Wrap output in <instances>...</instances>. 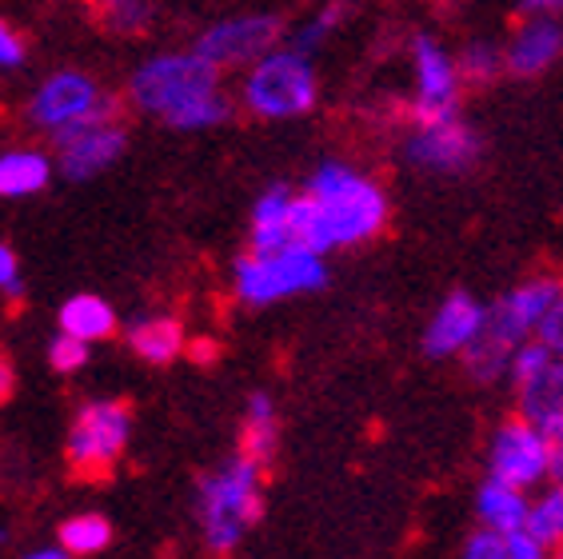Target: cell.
I'll list each match as a JSON object with an SVG mask.
<instances>
[{"label":"cell","mask_w":563,"mask_h":559,"mask_svg":"<svg viewBox=\"0 0 563 559\" xmlns=\"http://www.w3.org/2000/svg\"><path fill=\"white\" fill-rule=\"evenodd\" d=\"M388 188L376 176L347 161H324L316 164L303 193H296L292 244L328 256L340 248L372 244L388 228Z\"/></svg>","instance_id":"1"},{"label":"cell","mask_w":563,"mask_h":559,"mask_svg":"<svg viewBox=\"0 0 563 559\" xmlns=\"http://www.w3.org/2000/svg\"><path fill=\"white\" fill-rule=\"evenodd\" d=\"M129 100L136 112L156 117L176 132L217 129L232 117V97L220 85V68L208 65L196 48L148 56L132 73Z\"/></svg>","instance_id":"2"},{"label":"cell","mask_w":563,"mask_h":559,"mask_svg":"<svg viewBox=\"0 0 563 559\" xmlns=\"http://www.w3.org/2000/svg\"><path fill=\"white\" fill-rule=\"evenodd\" d=\"M563 296L560 276H528L520 284H511L508 292H499L488 304V324L467 355L460 360L464 372L476 384H508V364L511 355L523 344L540 340L543 320L555 313V304Z\"/></svg>","instance_id":"3"},{"label":"cell","mask_w":563,"mask_h":559,"mask_svg":"<svg viewBox=\"0 0 563 559\" xmlns=\"http://www.w3.org/2000/svg\"><path fill=\"white\" fill-rule=\"evenodd\" d=\"M264 516V463L236 452L196 484V519L212 556H232Z\"/></svg>","instance_id":"4"},{"label":"cell","mask_w":563,"mask_h":559,"mask_svg":"<svg viewBox=\"0 0 563 559\" xmlns=\"http://www.w3.org/2000/svg\"><path fill=\"white\" fill-rule=\"evenodd\" d=\"M316 100H320V80H316L312 56L292 44H276L268 56L244 68V80H240V108L256 120L308 117Z\"/></svg>","instance_id":"5"},{"label":"cell","mask_w":563,"mask_h":559,"mask_svg":"<svg viewBox=\"0 0 563 559\" xmlns=\"http://www.w3.org/2000/svg\"><path fill=\"white\" fill-rule=\"evenodd\" d=\"M328 284V260L312 248H249L232 264V292L244 308H272V304L296 300Z\"/></svg>","instance_id":"6"},{"label":"cell","mask_w":563,"mask_h":559,"mask_svg":"<svg viewBox=\"0 0 563 559\" xmlns=\"http://www.w3.org/2000/svg\"><path fill=\"white\" fill-rule=\"evenodd\" d=\"M400 161L420 176H464L484 161V136L464 112L435 120H408Z\"/></svg>","instance_id":"7"},{"label":"cell","mask_w":563,"mask_h":559,"mask_svg":"<svg viewBox=\"0 0 563 559\" xmlns=\"http://www.w3.org/2000/svg\"><path fill=\"white\" fill-rule=\"evenodd\" d=\"M24 117H29L33 129L56 136V132L76 129L85 120L120 117V97L104 92L97 76L80 73V68H60V73L44 76L41 85H36Z\"/></svg>","instance_id":"8"},{"label":"cell","mask_w":563,"mask_h":559,"mask_svg":"<svg viewBox=\"0 0 563 559\" xmlns=\"http://www.w3.org/2000/svg\"><path fill=\"white\" fill-rule=\"evenodd\" d=\"M132 436V412L124 399H88L76 412L65 440V460L76 475L104 480L124 456Z\"/></svg>","instance_id":"9"},{"label":"cell","mask_w":563,"mask_h":559,"mask_svg":"<svg viewBox=\"0 0 563 559\" xmlns=\"http://www.w3.org/2000/svg\"><path fill=\"white\" fill-rule=\"evenodd\" d=\"M508 387L516 399V416L531 419L548 436H563V355L543 340H531L508 364Z\"/></svg>","instance_id":"10"},{"label":"cell","mask_w":563,"mask_h":559,"mask_svg":"<svg viewBox=\"0 0 563 559\" xmlns=\"http://www.w3.org/2000/svg\"><path fill=\"white\" fill-rule=\"evenodd\" d=\"M484 472L492 480L536 492L552 480V436L523 416L499 419L488 436V448H484Z\"/></svg>","instance_id":"11"},{"label":"cell","mask_w":563,"mask_h":559,"mask_svg":"<svg viewBox=\"0 0 563 559\" xmlns=\"http://www.w3.org/2000/svg\"><path fill=\"white\" fill-rule=\"evenodd\" d=\"M464 73L460 61L440 36H412V100H408V120H435L455 117L464 100Z\"/></svg>","instance_id":"12"},{"label":"cell","mask_w":563,"mask_h":559,"mask_svg":"<svg viewBox=\"0 0 563 559\" xmlns=\"http://www.w3.org/2000/svg\"><path fill=\"white\" fill-rule=\"evenodd\" d=\"M284 36L280 17L268 12H244V17H224V21L208 24L205 33L196 36V53L205 56L208 65H217L220 73L228 68H252L261 56H268Z\"/></svg>","instance_id":"13"},{"label":"cell","mask_w":563,"mask_h":559,"mask_svg":"<svg viewBox=\"0 0 563 559\" xmlns=\"http://www.w3.org/2000/svg\"><path fill=\"white\" fill-rule=\"evenodd\" d=\"M484 324H488V304L479 300L476 292L467 288H455L448 292L444 300L435 304V313L428 316L423 324V336H420V348L428 360H464L467 348L476 344L479 332H484Z\"/></svg>","instance_id":"14"},{"label":"cell","mask_w":563,"mask_h":559,"mask_svg":"<svg viewBox=\"0 0 563 559\" xmlns=\"http://www.w3.org/2000/svg\"><path fill=\"white\" fill-rule=\"evenodd\" d=\"M56 156H60V173L68 180H92L104 168L124 156L129 149V132L120 124V117H100V120H85L76 129H65L53 136Z\"/></svg>","instance_id":"15"},{"label":"cell","mask_w":563,"mask_h":559,"mask_svg":"<svg viewBox=\"0 0 563 559\" xmlns=\"http://www.w3.org/2000/svg\"><path fill=\"white\" fill-rule=\"evenodd\" d=\"M563 56V21H520L504 44V65L516 80L552 73Z\"/></svg>","instance_id":"16"},{"label":"cell","mask_w":563,"mask_h":559,"mask_svg":"<svg viewBox=\"0 0 563 559\" xmlns=\"http://www.w3.org/2000/svg\"><path fill=\"white\" fill-rule=\"evenodd\" d=\"M292 212H296V188L272 184L256 196L249 216V248L272 252V248H296L292 244Z\"/></svg>","instance_id":"17"},{"label":"cell","mask_w":563,"mask_h":559,"mask_svg":"<svg viewBox=\"0 0 563 559\" xmlns=\"http://www.w3.org/2000/svg\"><path fill=\"white\" fill-rule=\"evenodd\" d=\"M528 504H531V492L484 475V484L476 487V524L492 527L499 536L523 531L528 527Z\"/></svg>","instance_id":"18"},{"label":"cell","mask_w":563,"mask_h":559,"mask_svg":"<svg viewBox=\"0 0 563 559\" xmlns=\"http://www.w3.org/2000/svg\"><path fill=\"white\" fill-rule=\"evenodd\" d=\"M124 340H129V348L141 355L144 364H156V368L173 364L176 355L188 352L185 328L173 316H141V320H129Z\"/></svg>","instance_id":"19"},{"label":"cell","mask_w":563,"mask_h":559,"mask_svg":"<svg viewBox=\"0 0 563 559\" xmlns=\"http://www.w3.org/2000/svg\"><path fill=\"white\" fill-rule=\"evenodd\" d=\"M280 448V416H276V399L268 392H252L240 419V452L249 460L268 468L272 456Z\"/></svg>","instance_id":"20"},{"label":"cell","mask_w":563,"mask_h":559,"mask_svg":"<svg viewBox=\"0 0 563 559\" xmlns=\"http://www.w3.org/2000/svg\"><path fill=\"white\" fill-rule=\"evenodd\" d=\"M60 332L85 340V344H100L117 336V308H112L104 296H92V292H76L60 304Z\"/></svg>","instance_id":"21"},{"label":"cell","mask_w":563,"mask_h":559,"mask_svg":"<svg viewBox=\"0 0 563 559\" xmlns=\"http://www.w3.org/2000/svg\"><path fill=\"white\" fill-rule=\"evenodd\" d=\"M53 180V161L36 149H9L0 152V200H21L36 196Z\"/></svg>","instance_id":"22"},{"label":"cell","mask_w":563,"mask_h":559,"mask_svg":"<svg viewBox=\"0 0 563 559\" xmlns=\"http://www.w3.org/2000/svg\"><path fill=\"white\" fill-rule=\"evenodd\" d=\"M528 531L536 539H543L548 548H563V480H548V484L531 492Z\"/></svg>","instance_id":"23"},{"label":"cell","mask_w":563,"mask_h":559,"mask_svg":"<svg viewBox=\"0 0 563 559\" xmlns=\"http://www.w3.org/2000/svg\"><path fill=\"white\" fill-rule=\"evenodd\" d=\"M97 24L112 36H144L152 24V0H88Z\"/></svg>","instance_id":"24"},{"label":"cell","mask_w":563,"mask_h":559,"mask_svg":"<svg viewBox=\"0 0 563 559\" xmlns=\"http://www.w3.org/2000/svg\"><path fill=\"white\" fill-rule=\"evenodd\" d=\"M347 12H352V0H324L308 21L296 24L292 33H288V44L312 56L316 48H324V44L332 41V33L347 21Z\"/></svg>","instance_id":"25"},{"label":"cell","mask_w":563,"mask_h":559,"mask_svg":"<svg viewBox=\"0 0 563 559\" xmlns=\"http://www.w3.org/2000/svg\"><path fill=\"white\" fill-rule=\"evenodd\" d=\"M56 536L68 556H100L112 544V524L97 512H80V516H68Z\"/></svg>","instance_id":"26"},{"label":"cell","mask_w":563,"mask_h":559,"mask_svg":"<svg viewBox=\"0 0 563 559\" xmlns=\"http://www.w3.org/2000/svg\"><path fill=\"white\" fill-rule=\"evenodd\" d=\"M455 61H460V73H464L467 88H484L508 73V65H504V44H492V41H467L455 53Z\"/></svg>","instance_id":"27"},{"label":"cell","mask_w":563,"mask_h":559,"mask_svg":"<svg viewBox=\"0 0 563 559\" xmlns=\"http://www.w3.org/2000/svg\"><path fill=\"white\" fill-rule=\"evenodd\" d=\"M460 559H508V536L476 524V531L460 544Z\"/></svg>","instance_id":"28"},{"label":"cell","mask_w":563,"mask_h":559,"mask_svg":"<svg viewBox=\"0 0 563 559\" xmlns=\"http://www.w3.org/2000/svg\"><path fill=\"white\" fill-rule=\"evenodd\" d=\"M48 364L60 372V376H68V372H80V368L88 364V344L85 340H76V336H56L53 344H48Z\"/></svg>","instance_id":"29"},{"label":"cell","mask_w":563,"mask_h":559,"mask_svg":"<svg viewBox=\"0 0 563 559\" xmlns=\"http://www.w3.org/2000/svg\"><path fill=\"white\" fill-rule=\"evenodd\" d=\"M508 559H555V548H548L543 539H536L523 527V531H511L508 536Z\"/></svg>","instance_id":"30"},{"label":"cell","mask_w":563,"mask_h":559,"mask_svg":"<svg viewBox=\"0 0 563 559\" xmlns=\"http://www.w3.org/2000/svg\"><path fill=\"white\" fill-rule=\"evenodd\" d=\"M24 61V36L0 17V73H9Z\"/></svg>","instance_id":"31"},{"label":"cell","mask_w":563,"mask_h":559,"mask_svg":"<svg viewBox=\"0 0 563 559\" xmlns=\"http://www.w3.org/2000/svg\"><path fill=\"white\" fill-rule=\"evenodd\" d=\"M0 292H9L12 300L21 296V264L9 244H0Z\"/></svg>","instance_id":"32"},{"label":"cell","mask_w":563,"mask_h":559,"mask_svg":"<svg viewBox=\"0 0 563 559\" xmlns=\"http://www.w3.org/2000/svg\"><path fill=\"white\" fill-rule=\"evenodd\" d=\"M523 21H563V0H520Z\"/></svg>","instance_id":"33"},{"label":"cell","mask_w":563,"mask_h":559,"mask_svg":"<svg viewBox=\"0 0 563 559\" xmlns=\"http://www.w3.org/2000/svg\"><path fill=\"white\" fill-rule=\"evenodd\" d=\"M540 340L548 348H552L555 355H563V308L555 304V313L543 320V328H540Z\"/></svg>","instance_id":"34"},{"label":"cell","mask_w":563,"mask_h":559,"mask_svg":"<svg viewBox=\"0 0 563 559\" xmlns=\"http://www.w3.org/2000/svg\"><path fill=\"white\" fill-rule=\"evenodd\" d=\"M188 355H192L196 364H212V360H217V340H192Z\"/></svg>","instance_id":"35"},{"label":"cell","mask_w":563,"mask_h":559,"mask_svg":"<svg viewBox=\"0 0 563 559\" xmlns=\"http://www.w3.org/2000/svg\"><path fill=\"white\" fill-rule=\"evenodd\" d=\"M552 480H563V436L552 440Z\"/></svg>","instance_id":"36"},{"label":"cell","mask_w":563,"mask_h":559,"mask_svg":"<svg viewBox=\"0 0 563 559\" xmlns=\"http://www.w3.org/2000/svg\"><path fill=\"white\" fill-rule=\"evenodd\" d=\"M9 392H12V368L4 360V352H0V399H9Z\"/></svg>","instance_id":"37"},{"label":"cell","mask_w":563,"mask_h":559,"mask_svg":"<svg viewBox=\"0 0 563 559\" xmlns=\"http://www.w3.org/2000/svg\"><path fill=\"white\" fill-rule=\"evenodd\" d=\"M24 559H73L65 548H36V551H29Z\"/></svg>","instance_id":"38"},{"label":"cell","mask_w":563,"mask_h":559,"mask_svg":"<svg viewBox=\"0 0 563 559\" xmlns=\"http://www.w3.org/2000/svg\"><path fill=\"white\" fill-rule=\"evenodd\" d=\"M555 559H563V548H560V551H555Z\"/></svg>","instance_id":"39"},{"label":"cell","mask_w":563,"mask_h":559,"mask_svg":"<svg viewBox=\"0 0 563 559\" xmlns=\"http://www.w3.org/2000/svg\"><path fill=\"white\" fill-rule=\"evenodd\" d=\"M560 308H563V296H560Z\"/></svg>","instance_id":"40"}]
</instances>
